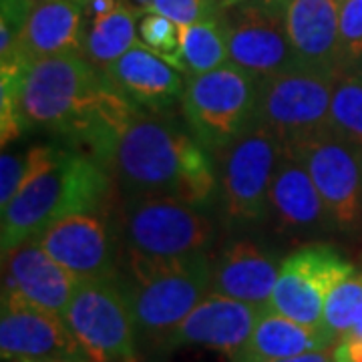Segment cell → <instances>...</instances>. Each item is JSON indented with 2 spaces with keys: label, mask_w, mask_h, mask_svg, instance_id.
Listing matches in <instances>:
<instances>
[{
  "label": "cell",
  "mask_w": 362,
  "mask_h": 362,
  "mask_svg": "<svg viewBox=\"0 0 362 362\" xmlns=\"http://www.w3.org/2000/svg\"><path fill=\"white\" fill-rule=\"evenodd\" d=\"M111 175L127 195H171L197 207L218 202L214 156L189 127L137 111L119 133Z\"/></svg>",
  "instance_id": "cell-1"
},
{
  "label": "cell",
  "mask_w": 362,
  "mask_h": 362,
  "mask_svg": "<svg viewBox=\"0 0 362 362\" xmlns=\"http://www.w3.org/2000/svg\"><path fill=\"white\" fill-rule=\"evenodd\" d=\"M23 129H49L71 141L97 125L125 127L139 109L121 97L81 52L26 66L18 93Z\"/></svg>",
  "instance_id": "cell-2"
},
{
  "label": "cell",
  "mask_w": 362,
  "mask_h": 362,
  "mask_svg": "<svg viewBox=\"0 0 362 362\" xmlns=\"http://www.w3.org/2000/svg\"><path fill=\"white\" fill-rule=\"evenodd\" d=\"M113 189V175L107 169L65 149L51 168L40 171L2 207V256L37 238L54 221L77 214L109 211Z\"/></svg>",
  "instance_id": "cell-3"
},
{
  "label": "cell",
  "mask_w": 362,
  "mask_h": 362,
  "mask_svg": "<svg viewBox=\"0 0 362 362\" xmlns=\"http://www.w3.org/2000/svg\"><path fill=\"white\" fill-rule=\"evenodd\" d=\"M119 274L129 298L137 334L163 346L168 337L211 290L209 254L173 262L123 259Z\"/></svg>",
  "instance_id": "cell-4"
},
{
  "label": "cell",
  "mask_w": 362,
  "mask_h": 362,
  "mask_svg": "<svg viewBox=\"0 0 362 362\" xmlns=\"http://www.w3.org/2000/svg\"><path fill=\"white\" fill-rule=\"evenodd\" d=\"M121 259L173 262L204 254L216 230L204 207L171 195H127L115 218Z\"/></svg>",
  "instance_id": "cell-5"
},
{
  "label": "cell",
  "mask_w": 362,
  "mask_h": 362,
  "mask_svg": "<svg viewBox=\"0 0 362 362\" xmlns=\"http://www.w3.org/2000/svg\"><path fill=\"white\" fill-rule=\"evenodd\" d=\"M258 87L256 78L233 63L185 78V125L211 156L256 125Z\"/></svg>",
  "instance_id": "cell-6"
},
{
  "label": "cell",
  "mask_w": 362,
  "mask_h": 362,
  "mask_svg": "<svg viewBox=\"0 0 362 362\" xmlns=\"http://www.w3.org/2000/svg\"><path fill=\"white\" fill-rule=\"evenodd\" d=\"M282 153L280 139L266 127L254 125L214 156L218 204L230 228H250L268 218V195Z\"/></svg>",
  "instance_id": "cell-7"
},
{
  "label": "cell",
  "mask_w": 362,
  "mask_h": 362,
  "mask_svg": "<svg viewBox=\"0 0 362 362\" xmlns=\"http://www.w3.org/2000/svg\"><path fill=\"white\" fill-rule=\"evenodd\" d=\"M63 320L90 362H133L137 326L119 276L81 280Z\"/></svg>",
  "instance_id": "cell-8"
},
{
  "label": "cell",
  "mask_w": 362,
  "mask_h": 362,
  "mask_svg": "<svg viewBox=\"0 0 362 362\" xmlns=\"http://www.w3.org/2000/svg\"><path fill=\"white\" fill-rule=\"evenodd\" d=\"M337 77L296 66L259 81L256 125L272 131L284 149L328 133Z\"/></svg>",
  "instance_id": "cell-9"
},
{
  "label": "cell",
  "mask_w": 362,
  "mask_h": 362,
  "mask_svg": "<svg viewBox=\"0 0 362 362\" xmlns=\"http://www.w3.org/2000/svg\"><path fill=\"white\" fill-rule=\"evenodd\" d=\"M354 266L330 244H306L282 259L268 308L308 326L322 324L324 302Z\"/></svg>",
  "instance_id": "cell-10"
},
{
  "label": "cell",
  "mask_w": 362,
  "mask_h": 362,
  "mask_svg": "<svg viewBox=\"0 0 362 362\" xmlns=\"http://www.w3.org/2000/svg\"><path fill=\"white\" fill-rule=\"evenodd\" d=\"M306 165L322 197L332 228L352 232L362 221L361 151L349 143L324 133L314 139L288 147Z\"/></svg>",
  "instance_id": "cell-11"
},
{
  "label": "cell",
  "mask_w": 362,
  "mask_h": 362,
  "mask_svg": "<svg viewBox=\"0 0 362 362\" xmlns=\"http://www.w3.org/2000/svg\"><path fill=\"white\" fill-rule=\"evenodd\" d=\"M33 240L77 280L119 276L121 242L109 211L69 216Z\"/></svg>",
  "instance_id": "cell-12"
},
{
  "label": "cell",
  "mask_w": 362,
  "mask_h": 362,
  "mask_svg": "<svg viewBox=\"0 0 362 362\" xmlns=\"http://www.w3.org/2000/svg\"><path fill=\"white\" fill-rule=\"evenodd\" d=\"M226 25L230 63L244 69L258 83L298 66L284 13L262 4H244L233 11Z\"/></svg>",
  "instance_id": "cell-13"
},
{
  "label": "cell",
  "mask_w": 362,
  "mask_h": 362,
  "mask_svg": "<svg viewBox=\"0 0 362 362\" xmlns=\"http://www.w3.org/2000/svg\"><path fill=\"white\" fill-rule=\"evenodd\" d=\"M0 354L2 361L85 358L61 316L40 310L13 294H2Z\"/></svg>",
  "instance_id": "cell-14"
},
{
  "label": "cell",
  "mask_w": 362,
  "mask_h": 362,
  "mask_svg": "<svg viewBox=\"0 0 362 362\" xmlns=\"http://www.w3.org/2000/svg\"><path fill=\"white\" fill-rule=\"evenodd\" d=\"M262 310L264 308L209 290L187 318L169 334L163 349L202 346L233 358L252 337Z\"/></svg>",
  "instance_id": "cell-15"
},
{
  "label": "cell",
  "mask_w": 362,
  "mask_h": 362,
  "mask_svg": "<svg viewBox=\"0 0 362 362\" xmlns=\"http://www.w3.org/2000/svg\"><path fill=\"white\" fill-rule=\"evenodd\" d=\"M2 294H13L40 310L65 316L81 280L28 240L2 256Z\"/></svg>",
  "instance_id": "cell-16"
},
{
  "label": "cell",
  "mask_w": 362,
  "mask_h": 362,
  "mask_svg": "<svg viewBox=\"0 0 362 362\" xmlns=\"http://www.w3.org/2000/svg\"><path fill=\"white\" fill-rule=\"evenodd\" d=\"M286 33L300 69L340 75V0H290Z\"/></svg>",
  "instance_id": "cell-17"
},
{
  "label": "cell",
  "mask_w": 362,
  "mask_h": 362,
  "mask_svg": "<svg viewBox=\"0 0 362 362\" xmlns=\"http://www.w3.org/2000/svg\"><path fill=\"white\" fill-rule=\"evenodd\" d=\"M111 87L133 107L147 113H165L181 101L185 83L180 69L137 42L103 71Z\"/></svg>",
  "instance_id": "cell-18"
},
{
  "label": "cell",
  "mask_w": 362,
  "mask_h": 362,
  "mask_svg": "<svg viewBox=\"0 0 362 362\" xmlns=\"http://www.w3.org/2000/svg\"><path fill=\"white\" fill-rule=\"evenodd\" d=\"M282 259L254 240L240 238L211 259V290L258 308L270 304Z\"/></svg>",
  "instance_id": "cell-19"
},
{
  "label": "cell",
  "mask_w": 362,
  "mask_h": 362,
  "mask_svg": "<svg viewBox=\"0 0 362 362\" xmlns=\"http://www.w3.org/2000/svg\"><path fill=\"white\" fill-rule=\"evenodd\" d=\"M85 8L87 0H39L13 54L0 65L26 69L47 57L81 52Z\"/></svg>",
  "instance_id": "cell-20"
},
{
  "label": "cell",
  "mask_w": 362,
  "mask_h": 362,
  "mask_svg": "<svg viewBox=\"0 0 362 362\" xmlns=\"http://www.w3.org/2000/svg\"><path fill=\"white\" fill-rule=\"evenodd\" d=\"M268 218L276 230L290 235L330 228V218L306 165L294 153L284 151L272 180Z\"/></svg>",
  "instance_id": "cell-21"
},
{
  "label": "cell",
  "mask_w": 362,
  "mask_h": 362,
  "mask_svg": "<svg viewBox=\"0 0 362 362\" xmlns=\"http://www.w3.org/2000/svg\"><path fill=\"white\" fill-rule=\"evenodd\" d=\"M337 340L322 326H308L290 320L268 306L262 310L252 337L232 362H266L294 358L330 349Z\"/></svg>",
  "instance_id": "cell-22"
},
{
  "label": "cell",
  "mask_w": 362,
  "mask_h": 362,
  "mask_svg": "<svg viewBox=\"0 0 362 362\" xmlns=\"http://www.w3.org/2000/svg\"><path fill=\"white\" fill-rule=\"evenodd\" d=\"M137 14L127 4H119L113 13L90 23L89 33L83 40V51L97 69L105 71L139 42Z\"/></svg>",
  "instance_id": "cell-23"
},
{
  "label": "cell",
  "mask_w": 362,
  "mask_h": 362,
  "mask_svg": "<svg viewBox=\"0 0 362 362\" xmlns=\"http://www.w3.org/2000/svg\"><path fill=\"white\" fill-rule=\"evenodd\" d=\"M183 73L202 75L230 63L228 57V25L218 16L180 26Z\"/></svg>",
  "instance_id": "cell-24"
},
{
  "label": "cell",
  "mask_w": 362,
  "mask_h": 362,
  "mask_svg": "<svg viewBox=\"0 0 362 362\" xmlns=\"http://www.w3.org/2000/svg\"><path fill=\"white\" fill-rule=\"evenodd\" d=\"M328 133L362 151V78L354 71H344L334 81Z\"/></svg>",
  "instance_id": "cell-25"
},
{
  "label": "cell",
  "mask_w": 362,
  "mask_h": 362,
  "mask_svg": "<svg viewBox=\"0 0 362 362\" xmlns=\"http://www.w3.org/2000/svg\"><path fill=\"white\" fill-rule=\"evenodd\" d=\"M65 149L54 145H33L23 151H6L0 157V207L8 206L13 197L40 171L51 168Z\"/></svg>",
  "instance_id": "cell-26"
},
{
  "label": "cell",
  "mask_w": 362,
  "mask_h": 362,
  "mask_svg": "<svg viewBox=\"0 0 362 362\" xmlns=\"http://www.w3.org/2000/svg\"><path fill=\"white\" fill-rule=\"evenodd\" d=\"M362 318V274H352L328 294L324 302V330L340 340L346 337L354 324Z\"/></svg>",
  "instance_id": "cell-27"
},
{
  "label": "cell",
  "mask_w": 362,
  "mask_h": 362,
  "mask_svg": "<svg viewBox=\"0 0 362 362\" xmlns=\"http://www.w3.org/2000/svg\"><path fill=\"white\" fill-rule=\"evenodd\" d=\"M137 33H139V42L143 47L159 54L161 59H165L168 63L183 73L180 25H175L171 18L163 14L147 13L139 21Z\"/></svg>",
  "instance_id": "cell-28"
},
{
  "label": "cell",
  "mask_w": 362,
  "mask_h": 362,
  "mask_svg": "<svg viewBox=\"0 0 362 362\" xmlns=\"http://www.w3.org/2000/svg\"><path fill=\"white\" fill-rule=\"evenodd\" d=\"M340 63L342 71L362 63V0H340Z\"/></svg>",
  "instance_id": "cell-29"
},
{
  "label": "cell",
  "mask_w": 362,
  "mask_h": 362,
  "mask_svg": "<svg viewBox=\"0 0 362 362\" xmlns=\"http://www.w3.org/2000/svg\"><path fill=\"white\" fill-rule=\"evenodd\" d=\"M39 0H2L0 11V61L13 54Z\"/></svg>",
  "instance_id": "cell-30"
},
{
  "label": "cell",
  "mask_w": 362,
  "mask_h": 362,
  "mask_svg": "<svg viewBox=\"0 0 362 362\" xmlns=\"http://www.w3.org/2000/svg\"><path fill=\"white\" fill-rule=\"evenodd\" d=\"M153 13L168 16L180 26L194 25L199 21L218 16L214 0H156Z\"/></svg>",
  "instance_id": "cell-31"
},
{
  "label": "cell",
  "mask_w": 362,
  "mask_h": 362,
  "mask_svg": "<svg viewBox=\"0 0 362 362\" xmlns=\"http://www.w3.org/2000/svg\"><path fill=\"white\" fill-rule=\"evenodd\" d=\"M334 362H362V338H340L334 346Z\"/></svg>",
  "instance_id": "cell-32"
},
{
  "label": "cell",
  "mask_w": 362,
  "mask_h": 362,
  "mask_svg": "<svg viewBox=\"0 0 362 362\" xmlns=\"http://www.w3.org/2000/svg\"><path fill=\"white\" fill-rule=\"evenodd\" d=\"M117 6H119V2L117 0H87V14H89L90 23H95V21H99V18H103L109 13H113Z\"/></svg>",
  "instance_id": "cell-33"
},
{
  "label": "cell",
  "mask_w": 362,
  "mask_h": 362,
  "mask_svg": "<svg viewBox=\"0 0 362 362\" xmlns=\"http://www.w3.org/2000/svg\"><path fill=\"white\" fill-rule=\"evenodd\" d=\"M266 362H334V350L326 349L318 350V352H310V354H302V356H294V358H280V361Z\"/></svg>",
  "instance_id": "cell-34"
},
{
  "label": "cell",
  "mask_w": 362,
  "mask_h": 362,
  "mask_svg": "<svg viewBox=\"0 0 362 362\" xmlns=\"http://www.w3.org/2000/svg\"><path fill=\"white\" fill-rule=\"evenodd\" d=\"M153 4L156 0H131V8L137 13H153Z\"/></svg>",
  "instance_id": "cell-35"
},
{
  "label": "cell",
  "mask_w": 362,
  "mask_h": 362,
  "mask_svg": "<svg viewBox=\"0 0 362 362\" xmlns=\"http://www.w3.org/2000/svg\"><path fill=\"white\" fill-rule=\"evenodd\" d=\"M288 2H290V0H258V4L270 8V11H278V13H284Z\"/></svg>",
  "instance_id": "cell-36"
},
{
  "label": "cell",
  "mask_w": 362,
  "mask_h": 362,
  "mask_svg": "<svg viewBox=\"0 0 362 362\" xmlns=\"http://www.w3.org/2000/svg\"><path fill=\"white\" fill-rule=\"evenodd\" d=\"M4 362H90L87 358H33V361H4Z\"/></svg>",
  "instance_id": "cell-37"
},
{
  "label": "cell",
  "mask_w": 362,
  "mask_h": 362,
  "mask_svg": "<svg viewBox=\"0 0 362 362\" xmlns=\"http://www.w3.org/2000/svg\"><path fill=\"white\" fill-rule=\"evenodd\" d=\"M346 337H352V338H362V318L358 320V322L354 324V328L350 330Z\"/></svg>",
  "instance_id": "cell-38"
},
{
  "label": "cell",
  "mask_w": 362,
  "mask_h": 362,
  "mask_svg": "<svg viewBox=\"0 0 362 362\" xmlns=\"http://www.w3.org/2000/svg\"><path fill=\"white\" fill-rule=\"evenodd\" d=\"M242 2H246V0H221V6L233 8V6H238V4H242Z\"/></svg>",
  "instance_id": "cell-39"
},
{
  "label": "cell",
  "mask_w": 362,
  "mask_h": 362,
  "mask_svg": "<svg viewBox=\"0 0 362 362\" xmlns=\"http://www.w3.org/2000/svg\"><path fill=\"white\" fill-rule=\"evenodd\" d=\"M354 73H356V75H358V77L362 78V63L358 66H356V69H354Z\"/></svg>",
  "instance_id": "cell-40"
},
{
  "label": "cell",
  "mask_w": 362,
  "mask_h": 362,
  "mask_svg": "<svg viewBox=\"0 0 362 362\" xmlns=\"http://www.w3.org/2000/svg\"><path fill=\"white\" fill-rule=\"evenodd\" d=\"M361 161H362V151H361Z\"/></svg>",
  "instance_id": "cell-41"
}]
</instances>
